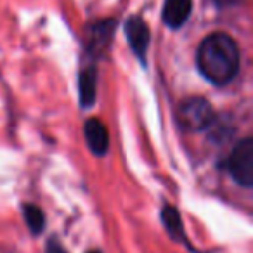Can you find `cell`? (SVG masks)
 <instances>
[{
	"instance_id": "cell-1",
	"label": "cell",
	"mask_w": 253,
	"mask_h": 253,
	"mask_svg": "<svg viewBox=\"0 0 253 253\" xmlns=\"http://www.w3.org/2000/svg\"><path fill=\"white\" fill-rule=\"evenodd\" d=\"M196 64L208 82L227 85L239 71L238 43L227 33H211L198 47Z\"/></svg>"
},
{
	"instance_id": "cell-2",
	"label": "cell",
	"mask_w": 253,
	"mask_h": 253,
	"mask_svg": "<svg viewBox=\"0 0 253 253\" xmlns=\"http://www.w3.org/2000/svg\"><path fill=\"white\" fill-rule=\"evenodd\" d=\"M231 177L243 187L253 186V141L250 137L236 144L227 160Z\"/></svg>"
},
{
	"instance_id": "cell-3",
	"label": "cell",
	"mask_w": 253,
	"mask_h": 253,
	"mask_svg": "<svg viewBox=\"0 0 253 253\" xmlns=\"http://www.w3.org/2000/svg\"><path fill=\"white\" fill-rule=\"evenodd\" d=\"M179 122L187 132H201L213 122V108L203 97H189L182 101Z\"/></svg>"
},
{
	"instance_id": "cell-4",
	"label": "cell",
	"mask_w": 253,
	"mask_h": 253,
	"mask_svg": "<svg viewBox=\"0 0 253 253\" xmlns=\"http://www.w3.org/2000/svg\"><path fill=\"white\" fill-rule=\"evenodd\" d=\"M125 33L134 54L141 59V63H146V52H148L149 40H151L146 21L139 16H134L125 23Z\"/></svg>"
},
{
	"instance_id": "cell-5",
	"label": "cell",
	"mask_w": 253,
	"mask_h": 253,
	"mask_svg": "<svg viewBox=\"0 0 253 253\" xmlns=\"http://www.w3.org/2000/svg\"><path fill=\"white\" fill-rule=\"evenodd\" d=\"M85 139L88 142V148L97 156L106 155L109 148V134L106 130V125L97 118H90L85 123Z\"/></svg>"
},
{
	"instance_id": "cell-6",
	"label": "cell",
	"mask_w": 253,
	"mask_h": 253,
	"mask_svg": "<svg viewBox=\"0 0 253 253\" xmlns=\"http://www.w3.org/2000/svg\"><path fill=\"white\" fill-rule=\"evenodd\" d=\"M193 0H165L163 5V21L170 28H180L189 19Z\"/></svg>"
},
{
	"instance_id": "cell-7",
	"label": "cell",
	"mask_w": 253,
	"mask_h": 253,
	"mask_svg": "<svg viewBox=\"0 0 253 253\" xmlns=\"http://www.w3.org/2000/svg\"><path fill=\"white\" fill-rule=\"evenodd\" d=\"M97 87V75L94 68H87L80 73L78 78V92H80V104L82 108H90L95 101V90Z\"/></svg>"
},
{
	"instance_id": "cell-8",
	"label": "cell",
	"mask_w": 253,
	"mask_h": 253,
	"mask_svg": "<svg viewBox=\"0 0 253 253\" xmlns=\"http://www.w3.org/2000/svg\"><path fill=\"white\" fill-rule=\"evenodd\" d=\"M162 220L163 225H165L169 236L177 243H186V231H184V224L182 218H180V213L177 211L175 207H170L167 205L162 210Z\"/></svg>"
},
{
	"instance_id": "cell-9",
	"label": "cell",
	"mask_w": 253,
	"mask_h": 253,
	"mask_svg": "<svg viewBox=\"0 0 253 253\" xmlns=\"http://www.w3.org/2000/svg\"><path fill=\"white\" fill-rule=\"evenodd\" d=\"M111 32H113V23H101L94 28L90 35V42H88V49L95 50V52H101L106 45L111 40Z\"/></svg>"
},
{
	"instance_id": "cell-10",
	"label": "cell",
	"mask_w": 253,
	"mask_h": 253,
	"mask_svg": "<svg viewBox=\"0 0 253 253\" xmlns=\"http://www.w3.org/2000/svg\"><path fill=\"white\" fill-rule=\"evenodd\" d=\"M23 211H25V220H26V225H28V229L33 232V234H40L43 229V225H45V217H43V211L40 210L37 205H25V208H23Z\"/></svg>"
},
{
	"instance_id": "cell-11",
	"label": "cell",
	"mask_w": 253,
	"mask_h": 253,
	"mask_svg": "<svg viewBox=\"0 0 253 253\" xmlns=\"http://www.w3.org/2000/svg\"><path fill=\"white\" fill-rule=\"evenodd\" d=\"M47 253H68V252L56 241V239H50L49 245H47Z\"/></svg>"
},
{
	"instance_id": "cell-12",
	"label": "cell",
	"mask_w": 253,
	"mask_h": 253,
	"mask_svg": "<svg viewBox=\"0 0 253 253\" xmlns=\"http://www.w3.org/2000/svg\"><path fill=\"white\" fill-rule=\"evenodd\" d=\"M220 7H229V5H236V4H239L241 0H215Z\"/></svg>"
},
{
	"instance_id": "cell-13",
	"label": "cell",
	"mask_w": 253,
	"mask_h": 253,
	"mask_svg": "<svg viewBox=\"0 0 253 253\" xmlns=\"http://www.w3.org/2000/svg\"><path fill=\"white\" fill-rule=\"evenodd\" d=\"M88 253H101V252H97V250H94V252H88Z\"/></svg>"
}]
</instances>
